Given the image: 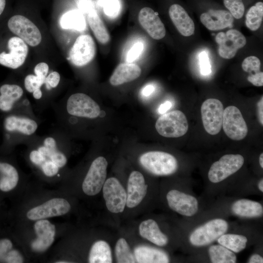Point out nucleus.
<instances>
[{
	"mask_svg": "<svg viewBox=\"0 0 263 263\" xmlns=\"http://www.w3.org/2000/svg\"><path fill=\"white\" fill-rule=\"evenodd\" d=\"M28 45L20 38L13 36L0 40V65L16 69L22 66L27 56Z\"/></svg>",
	"mask_w": 263,
	"mask_h": 263,
	"instance_id": "1",
	"label": "nucleus"
},
{
	"mask_svg": "<svg viewBox=\"0 0 263 263\" xmlns=\"http://www.w3.org/2000/svg\"><path fill=\"white\" fill-rule=\"evenodd\" d=\"M141 165L150 173L157 176L171 175L178 169L176 158L168 152L151 151L142 154L139 157Z\"/></svg>",
	"mask_w": 263,
	"mask_h": 263,
	"instance_id": "2",
	"label": "nucleus"
},
{
	"mask_svg": "<svg viewBox=\"0 0 263 263\" xmlns=\"http://www.w3.org/2000/svg\"><path fill=\"white\" fill-rule=\"evenodd\" d=\"M155 127L162 136L177 138L187 133L188 125L185 114L179 110H175L160 116L155 123Z\"/></svg>",
	"mask_w": 263,
	"mask_h": 263,
	"instance_id": "3",
	"label": "nucleus"
},
{
	"mask_svg": "<svg viewBox=\"0 0 263 263\" xmlns=\"http://www.w3.org/2000/svg\"><path fill=\"white\" fill-rule=\"evenodd\" d=\"M7 29L23 40L28 45L35 47L40 44L42 36L38 27L31 20L21 15H15L6 21Z\"/></svg>",
	"mask_w": 263,
	"mask_h": 263,
	"instance_id": "4",
	"label": "nucleus"
},
{
	"mask_svg": "<svg viewBox=\"0 0 263 263\" xmlns=\"http://www.w3.org/2000/svg\"><path fill=\"white\" fill-rule=\"evenodd\" d=\"M227 223L222 219H213L195 229L190 234V243L197 246L208 244L225 234Z\"/></svg>",
	"mask_w": 263,
	"mask_h": 263,
	"instance_id": "5",
	"label": "nucleus"
},
{
	"mask_svg": "<svg viewBox=\"0 0 263 263\" xmlns=\"http://www.w3.org/2000/svg\"><path fill=\"white\" fill-rule=\"evenodd\" d=\"M108 162L103 156H99L92 163L84 179L82 188L89 196L97 194L102 189L107 176Z\"/></svg>",
	"mask_w": 263,
	"mask_h": 263,
	"instance_id": "6",
	"label": "nucleus"
},
{
	"mask_svg": "<svg viewBox=\"0 0 263 263\" xmlns=\"http://www.w3.org/2000/svg\"><path fill=\"white\" fill-rule=\"evenodd\" d=\"M244 158L240 154H225L213 163L208 173L209 181L220 182L239 170L243 165Z\"/></svg>",
	"mask_w": 263,
	"mask_h": 263,
	"instance_id": "7",
	"label": "nucleus"
},
{
	"mask_svg": "<svg viewBox=\"0 0 263 263\" xmlns=\"http://www.w3.org/2000/svg\"><path fill=\"white\" fill-rule=\"evenodd\" d=\"M224 107L218 99L209 98L202 104L201 112L204 127L211 135H216L222 127Z\"/></svg>",
	"mask_w": 263,
	"mask_h": 263,
	"instance_id": "8",
	"label": "nucleus"
},
{
	"mask_svg": "<svg viewBox=\"0 0 263 263\" xmlns=\"http://www.w3.org/2000/svg\"><path fill=\"white\" fill-rule=\"evenodd\" d=\"M222 126L226 135L233 140H241L248 132L246 123L240 110L235 106H229L224 110Z\"/></svg>",
	"mask_w": 263,
	"mask_h": 263,
	"instance_id": "9",
	"label": "nucleus"
},
{
	"mask_svg": "<svg viewBox=\"0 0 263 263\" xmlns=\"http://www.w3.org/2000/svg\"><path fill=\"white\" fill-rule=\"evenodd\" d=\"M102 190L108 210L113 213L122 212L126 206L127 193L119 180L115 177L108 178L103 185Z\"/></svg>",
	"mask_w": 263,
	"mask_h": 263,
	"instance_id": "10",
	"label": "nucleus"
},
{
	"mask_svg": "<svg viewBox=\"0 0 263 263\" xmlns=\"http://www.w3.org/2000/svg\"><path fill=\"white\" fill-rule=\"evenodd\" d=\"M66 108L68 113L78 117L95 118L100 113L98 104L89 95L81 93L69 97Z\"/></svg>",
	"mask_w": 263,
	"mask_h": 263,
	"instance_id": "11",
	"label": "nucleus"
},
{
	"mask_svg": "<svg viewBox=\"0 0 263 263\" xmlns=\"http://www.w3.org/2000/svg\"><path fill=\"white\" fill-rule=\"evenodd\" d=\"M96 53L95 42L89 35H82L75 39L69 53V59L75 66L87 65L94 58Z\"/></svg>",
	"mask_w": 263,
	"mask_h": 263,
	"instance_id": "12",
	"label": "nucleus"
},
{
	"mask_svg": "<svg viewBox=\"0 0 263 263\" xmlns=\"http://www.w3.org/2000/svg\"><path fill=\"white\" fill-rule=\"evenodd\" d=\"M215 39L218 45L219 55L225 59H231L235 56L237 51L246 43L245 37L236 29H230L225 33L220 32Z\"/></svg>",
	"mask_w": 263,
	"mask_h": 263,
	"instance_id": "13",
	"label": "nucleus"
},
{
	"mask_svg": "<svg viewBox=\"0 0 263 263\" xmlns=\"http://www.w3.org/2000/svg\"><path fill=\"white\" fill-rule=\"evenodd\" d=\"M71 209L70 203L65 199L56 198L30 209L27 213L31 220H38L67 213Z\"/></svg>",
	"mask_w": 263,
	"mask_h": 263,
	"instance_id": "14",
	"label": "nucleus"
},
{
	"mask_svg": "<svg viewBox=\"0 0 263 263\" xmlns=\"http://www.w3.org/2000/svg\"><path fill=\"white\" fill-rule=\"evenodd\" d=\"M169 207L179 214L192 216L198 210V202L193 196L176 189L170 190L167 194Z\"/></svg>",
	"mask_w": 263,
	"mask_h": 263,
	"instance_id": "15",
	"label": "nucleus"
},
{
	"mask_svg": "<svg viewBox=\"0 0 263 263\" xmlns=\"http://www.w3.org/2000/svg\"><path fill=\"white\" fill-rule=\"evenodd\" d=\"M147 189L143 174L138 171H132L127 183V207L131 208L137 207L145 198Z\"/></svg>",
	"mask_w": 263,
	"mask_h": 263,
	"instance_id": "16",
	"label": "nucleus"
},
{
	"mask_svg": "<svg viewBox=\"0 0 263 263\" xmlns=\"http://www.w3.org/2000/svg\"><path fill=\"white\" fill-rule=\"evenodd\" d=\"M138 20L141 26L150 37L161 39L166 35V29L157 14L150 7L141 9L138 14Z\"/></svg>",
	"mask_w": 263,
	"mask_h": 263,
	"instance_id": "17",
	"label": "nucleus"
},
{
	"mask_svg": "<svg viewBox=\"0 0 263 263\" xmlns=\"http://www.w3.org/2000/svg\"><path fill=\"white\" fill-rule=\"evenodd\" d=\"M34 229L37 238L32 243V248L37 252L44 251L54 241L55 226L48 220L43 219L37 221L35 224Z\"/></svg>",
	"mask_w": 263,
	"mask_h": 263,
	"instance_id": "18",
	"label": "nucleus"
},
{
	"mask_svg": "<svg viewBox=\"0 0 263 263\" xmlns=\"http://www.w3.org/2000/svg\"><path fill=\"white\" fill-rule=\"evenodd\" d=\"M200 20L209 30L217 31L231 27L233 17L227 11L210 9L200 16Z\"/></svg>",
	"mask_w": 263,
	"mask_h": 263,
	"instance_id": "19",
	"label": "nucleus"
},
{
	"mask_svg": "<svg viewBox=\"0 0 263 263\" xmlns=\"http://www.w3.org/2000/svg\"><path fill=\"white\" fill-rule=\"evenodd\" d=\"M169 17L179 32L183 36L193 34L194 23L186 11L180 5H171L169 10Z\"/></svg>",
	"mask_w": 263,
	"mask_h": 263,
	"instance_id": "20",
	"label": "nucleus"
},
{
	"mask_svg": "<svg viewBox=\"0 0 263 263\" xmlns=\"http://www.w3.org/2000/svg\"><path fill=\"white\" fill-rule=\"evenodd\" d=\"M141 69L137 64L127 63L117 66L110 78V83L117 86L133 81L140 76Z\"/></svg>",
	"mask_w": 263,
	"mask_h": 263,
	"instance_id": "21",
	"label": "nucleus"
},
{
	"mask_svg": "<svg viewBox=\"0 0 263 263\" xmlns=\"http://www.w3.org/2000/svg\"><path fill=\"white\" fill-rule=\"evenodd\" d=\"M136 262L139 263H167L169 259L164 251L146 245L136 246L134 249Z\"/></svg>",
	"mask_w": 263,
	"mask_h": 263,
	"instance_id": "22",
	"label": "nucleus"
},
{
	"mask_svg": "<svg viewBox=\"0 0 263 263\" xmlns=\"http://www.w3.org/2000/svg\"><path fill=\"white\" fill-rule=\"evenodd\" d=\"M139 233L144 239L158 246H165L168 243V237L161 232L157 223L152 219L142 222L139 226Z\"/></svg>",
	"mask_w": 263,
	"mask_h": 263,
	"instance_id": "23",
	"label": "nucleus"
},
{
	"mask_svg": "<svg viewBox=\"0 0 263 263\" xmlns=\"http://www.w3.org/2000/svg\"><path fill=\"white\" fill-rule=\"evenodd\" d=\"M23 91L19 85L4 84L0 86V110L3 112L11 110L16 101L22 95Z\"/></svg>",
	"mask_w": 263,
	"mask_h": 263,
	"instance_id": "24",
	"label": "nucleus"
},
{
	"mask_svg": "<svg viewBox=\"0 0 263 263\" xmlns=\"http://www.w3.org/2000/svg\"><path fill=\"white\" fill-rule=\"evenodd\" d=\"M4 126L7 131H17L26 135L34 133L38 128L35 121L30 118L16 116L6 117L4 120Z\"/></svg>",
	"mask_w": 263,
	"mask_h": 263,
	"instance_id": "25",
	"label": "nucleus"
},
{
	"mask_svg": "<svg viewBox=\"0 0 263 263\" xmlns=\"http://www.w3.org/2000/svg\"><path fill=\"white\" fill-rule=\"evenodd\" d=\"M231 209L235 214L243 217H260L263 213V208L260 203L245 199L235 202Z\"/></svg>",
	"mask_w": 263,
	"mask_h": 263,
	"instance_id": "26",
	"label": "nucleus"
},
{
	"mask_svg": "<svg viewBox=\"0 0 263 263\" xmlns=\"http://www.w3.org/2000/svg\"><path fill=\"white\" fill-rule=\"evenodd\" d=\"M88 260L90 263H112V251L109 244L103 240L95 242L91 248Z\"/></svg>",
	"mask_w": 263,
	"mask_h": 263,
	"instance_id": "27",
	"label": "nucleus"
},
{
	"mask_svg": "<svg viewBox=\"0 0 263 263\" xmlns=\"http://www.w3.org/2000/svg\"><path fill=\"white\" fill-rule=\"evenodd\" d=\"M87 18L89 25L97 40L102 44L108 42L109 34L97 12L94 10H88Z\"/></svg>",
	"mask_w": 263,
	"mask_h": 263,
	"instance_id": "28",
	"label": "nucleus"
},
{
	"mask_svg": "<svg viewBox=\"0 0 263 263\" xmlns=\"http://www.w3.org/2000/svg\"><path fill=\"white\" fill-rule=\"evenodd\" d=\"M0 190L7 192L14 189L18 183L19 174L17 169L11 164L0 162Z\"/></svg>",
	"mask_w": 263,
	"mask_h": 263,
	"instance_id": "29",
	"label": "nucleus"
},
{
	"mask_svg": "<svg viewBox=\"0 0 263 263\" xmlns=\"http://www.w3.org/2000/svg\"><path fill=\"white\" fill-rule=\"evenodd\" d=\"M60 25L63 29L78 31H83L86 27L83 15L76 10L70 11L64 14L60 19Z\"/></svg>",
	"mask_w": 263,
	"mask_h": 263,
	"instance_id": "30",
	"label": "nucleus"
},
{
	"mask_svg": "<svg viewBox=\"0 0 263 263\" xmlns=\"http://www.w3.org/2000/svg\"><path fill=\"white\" fill-rule=\"evenodd\" d=\"M247 241L246 237L234 234H224L218 239V242L221 245L235 253L244 250Z\"/></svg>",
	"mask_w": 263,
	"mask_h": 263,
	"instance_id": "31",
	"label": "nucleus"
},
{
	"mask_svg": "<svg viewBox=\"0 0 263 263\" xmlns=\"http://www.w3.org/2000/svg\"><path fill=\"white\" fill-rule=\"evenodd\" d=\"M210 259L213 263H235L236 255L223 245H213L208 249Z\"/></svg>",
	"mask_w": 263,
	"mask_h": 263,
	"instance_id": "32",
	"label": "nucleus"
},
{
	"mask_svg": "<svg viewBox=\"0 0 263 263\" xmlns=\"http://www.w3.org/2000/svg\"><path fill=\"white\" fill-rule=\"evenodd\" d=\"M263 19V3L259 1L251 6L246 14L245 25L251 31L260 27Z\"/></svg>",
	"mask_w": 263,
	"mask_h": 263,
	"instance_id": "33",
	"label": "nucleus"
},
{
	"mask_svg": "<svg viewBox=\"0 0 263 263\" xmlns=\"http://www.w3.org/2000/svg\"><path fill=\"white\" fill-rule=\"evenodd\" d=\"M115 255L117 263H134L136 262L134 254L126 240L123 238L118 240L115 246Z\"/></svg>",
	"mask_w": 263,
	"mask_h": 263,
	"instance_id": "34",
	"label": "nucleus"
},
{
	"mask_svg": "<svg viewBox=\"0 0 263 263\" xmlns=\"http://www.w3.org/2000/svg\"><path fill=\"white\" fill-rule=\"evenodd\" d=\"M224 3L233 17L237 19L242 18L244 12L242 0H224Z\"/></svg>",
	"mask_w": 263,
	"mask_h": 263,
	"instance_id": "35",
	"label": "nucleus"
},
{
	"mask_svg": "<svg viewBox=\"0 0 263 263\" xmlns=\"http://www.w3.org/2000/svg\"><path fill=\"white\" fill-rule=\"evenodd\" d=\"M242 67L244 71L249 73V75L261 72V61L255 56L246 57L242 63Z\"/></svg>",
	"mask_w": 263,
	"mask_h": 263,
	"instance_id": "36",
	"label": "nucleus"
},
{
	"mask_svg": "<svg viewBox=\"0 0 263 263\" xmlns=\"http://www.w3.org/2000/svg\"><path fill=\"white\" fill-rule=\"evenodd\" d=\"M45 78L36 75H28L24 79V87L28 92L33 93L35 90L40 88L45 83Z\"/></svg>",
	"mask_w": 263,
	"mask_h": 263,
	"instance_id": "37",
	"label": "nucleus"
},
{
	"mask_svg": "<svg viewBox=\"0 0 263 263\" xmlns=\"http://www.w3.org/2000/svg\"><path fill=\"white\" fill-rule=\"evenodd\" d=\"M102 6L106 15L115 17L120 11V3L118 0H102Z\"/></svg>",
	"mask_w": 263,
	"mask_h": 263,
	"instance_id": "38",
	"label": "nucleus"
},
{
	"mask_svg": "<svg viewBox=\"0 0 263 263\" xmlns=\"http://www.w3.org/2000/svg\"><path fill=\"white\" fill-rule=\"evenodd\" d=\"M144 44L142 42L135 43L128 51L126 60L128 63H132L136 59L143 51Z\"/></svg>",
	"mask_w": 263,
	"mask_h": 263,
	"instance_id": "39",
	"label": "nucleus"
},
{
	"mask_svg": "<svg viewBox=\"0 0 263 263\" xmlns=\"http://www.w3.org/2000/svg\"><path fill=\"white\" fill-rule=\"evenodd\" d=\"M13 247L12 242L8 239H0V261L5 262Z\"/></svg>",
	"mask_w": 263,
	"mask_h": 263,
	"instance_id": "40",
	"label": "nucleus"
},
{
	"mask_svg": "<svg viewBox=\"0 0 263 263\" xmlns=\"http://www.w3.org/2000/svg\"><path fill=\"white\" fill-rule=\"evenodd\" d=\"M199 60L201 74L203 75H209L211 72V67L207 54L205 51L200 53Z\"/></svg>",
	"mask_w": 263,
	"mask_h": 263,
	"instance_id": "41",
	"label": "nucleus"
},
{
	"mask_svg": "<svg viewBox=\"0 0 263 263\" xmlns=\"http://www.w3.org/2000/svg\"><path fill=\"white\" fill-rule=\"evenodd\" d=\"M44 173L47 176L52 177L57 174L58 167L51 160H45L41 165Z\"/></svg>",
	"mask_w": 263,
	"mask_h": 263,
	"instance_id": "42",
	"label": "nucleus"
},
{
	"mask_svg": "<svg viewBox=\"0 0 263 263\" xmlns=\"http://www.w3.org/2000/svg\"><path fill=\"white\" fill-rule=\"evenodd\" d=\"M60 79V75L58 72L56 71L51 72L45 78V83L46 88L48 89L56 88L59 84Z\"/></svg>",
	"mask_w": 263,
	"mask_h": 263,
	"instance_id": "43",
	"label": "nucleus"
},
{
	"mask_svg": "<svg viewBox=\"0 0 263 263\" xmlns=\"http://www.w3.org/2000/svg\"><path fill=\"white\" fill-rule=\"evenodd\" d=\"M49 158L58 168L63 167L67 163V158L65 155L57 150L53 152Z\"/></svg>",
	"mask_w": 263,
	"mask_h": 263,
	"instance_id": "44",
	"label": "nucleus"
},
{
	"mask_svg": "<svg viewBox=\"0 0 263 263\" xmlns=\"http://www.w3.org/2000/svg\"><path fill=\"white\" fill-rule=\"evenodd\" d=\"M49 71L48 65L43 62L37 64L34 68L35 75L43 78H46Z\"/></svg>",
	"mask_w": 263,
	"mask_h": 263,
	"instance_id": "45",
	"label": "nucleus"
},
{
	"mask_svg": "<svg viewBox=\"0 0 263 263\" xmlns=\"http://www.w3.org/2000/svg\"><path fill=\"white\" fill-rule=\"evenodd\" d=\"M31 161L35 164L41 165L46 160V158L43 156L38 150L32 151L29 155Z\"/></svg>",
	"mask_w": 263,
	"mask_h": 263,
	"instance_id": "46",
	"label": "nucleus"
},
{
	"mask_svg": "<svg viewBox=\"0 0 263 263\" xmlns=\"http://www.w3.org/2000/svg\"><path fill=\"white\" fill-rule=\"evenodd\" d=\"M247 80L253 85L256 86H263V73L261 72L254 75H249Z\"/></svg>",
	"mask_w": 263,
	"mask_h": 263,
	"instance_id": "47",
	"label": "nucleus"
},
{
	"mask_svg": "<svg viewBox=\"0 0 263 263\" xmlns=\"http://www.w3.org/2000/svg\"><path fill=\"white\" fill-rule=\"evenodd\" d=\"M44 146L48 149L52 154L57 150L56 142L52 137H47L44 140Z\"/></svg>",
	"mask_w": 263,
	"mask_h": 263,
	"instance_id": "48",
	"label": "nucleus"
},
{
	"mask_svg": "<svg viewBox=\"0 0 263 263\" xmlns=\"http://www.w3.org/2000/svg\"><path fill=\"white\" fill-rule=\"evenodd\" d=\"M155 91V87L152 84H148L144 86L141 90V94L144 98L150 97Z\"/></svg>",
	"mask_w": 263,
	"mask_h": 263,
	"instance_id": "49",
	"label": "nucleus"
},
{
	"mask_svg": "<svg viewBox=\"0 0 263 263\" xmlns=\"http://www.w3.org/2000/svg\"><path fill=\"white\" fill-rule=\"evenodd\" d=\"M257 113L259 121L263 125V97L262 96L257 104Z\"/></svg>",
	"mask_w": 263,
	"mask_h": 263,
	"instance_id": "50",
	"label": "nucleus"
},
{
	"mask_svg": "<svg viewBox=\"0 0 263 263\" xmlns=\"http://www.w3.org/2000/svg\"><path fill=\"white\" fill-rule=\"evenodd\" d=\"M172 106V103L169 101H166L161 104L158 108V113L160 114H164L169 111Z\"/></svg>",
	"mask_w": 263,
	"mask_h": 263,
	"instance_id": "51",
	"label": "nucleus"
},
{
	"mask_svg": "<svg viewBox=\"0 0 263 263\" xmlns=\"http://www.w3.org/2000/svg\"><path fill=\"white\" fill-rule=\"evenodd\" d=\"M248 263H263V257L257 254H253L250 258Z\"/></svg>",
	"mask_w": 263,
	"mask_h": 263,
	"instance_id": "52",
	"label": "nucleus"
},
{
	"mask_svg": "<svg viewBox=\"0 0 263 263\" xmlns=\"http://www.w3.org/2000/svg\"><path fill=\"white\" fill-rule=\"evenodd\" d=\"M38 151L45 158H49L52 154V153L49 150V149L45 146L39 147L38 149Z\"/></svg>",
	"mask_w": 263,
	"mask_h": 263,
	"instance_id": "53",
	"label": "nucleus"
},
{
	"mask_svg": "<svg viewBox=\"0 0 263 263\" xmlns=\"http://www.w3.org/2000/svg\"><path fill=\"white\" fill-rule=\"evenodd\" d=\"M6 0H0V18L2 16L6 7Z\"/></svg>",
	"mask_w": 263,
	"mask_h": 263,
	"instance_id": "54",
	"label": "nucleus"
},
{
	"mask_svg": "<svg viewBox=\"0 0 263 263\" xmlns=\"http://www.w3.org/2000/svg\"><path fill=\"white\" fill-rule=\"evenodd\" d=\"M33 97L37 99H40L42 96V92L40 89H38L33 92Z\"/></svg>",
	"mask_w": 263,
	"mask_h": 263,
	"instance_id": "55",
	"label": "nucleus"
},
{
	"mask_svg": "<svg viewBox=\"0 0 263 263\" xmlns=\"http://www.w3.org/2000/svg\"><path fill=\"white\" fill-rule=\"evenodd\" d=\"M259 163L260 166L262 168H263V153H262L259 157Z\"/></svg>",
	"mask_w": 263,
	"mask_h": 263,
	"instance_id": "56",
	"label": "nucleus"
},
{
	"mask_svg": "<svg viewBox=\"0 0 263 263\" xmlns=\"http://www.w3.org/2000/svg\"><path fill=\"white\" fill-rule=\"evenodd\" d=\"M259 188L262 192H263V180L262 179L258 184Z\"/></svg>",
	"mask_w": 263,
	"mask_h": 263,
	"instance_id": "57",
	"label": "nucleus"
},
{
	"mask_svg": "<svg viewBox=\"0 0 263 263\" xmlns=\"http://www.w3.org/2000/svg\"><path fill=\"white\" fill-rule=\"evenodd\" d=\"M56 263H69L68 262H61V261H60V262H57Z\"/></svg>",
	"mask_w": 263,
	"mask_h": 263,
	"instance_id": "58",
	"label": "nucleus"
}]
</instances>
